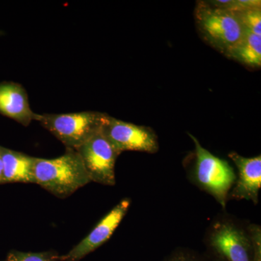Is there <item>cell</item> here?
Wrapping results in <instances>:
<instances>
[{
	"label": "cell",
	"mask_w": 261,
	"mask_h": 261,
	"mask_svg": "<svg viewBox=\"0 0 261 261\" xmlns=\"http://www.w3.org/2000/svg\"><path fill=\"white\" fill-rule=\"evenodd\" d=\"M248 222L226 210L216 215L205 230L204 253L211 261H254Z\"/></svg>",
	"instance_id": "6da1fadb"
},
{
	"label": "cell",
	"mask_w": 261,
	"mask_h": 261,
	"mask_svg": "<svg viewBox=\"0 0 261 261\" xmlns=\"http://www.w3.org/2000/svg\"><path fill=\"white\" fill-rule=\"evenodd\" d=\"M36 184L58 198L64 199L90 183L83 161L76 150L66 148L56 159L36 158Z\"/></svg>",
	"instance_id": "7a4b0ae2"
},
{
	"label": "cell",
	"mask_w": 261,
	"mask_h": 261,
	"mask_svg": "<svg viewBox=\"0 0 261 261\" xmlns=\"http://www.w3.org/2000/svg\"><path fill=\"white\" fill-rule=\"evenodd\" d=\"M195 145L194 162L187 168V178L202 191L208 194L226 209L228 194L236 181L234 169L226 160L211 153L202 147L198 140L188 134Z\"/></svg>",
	"instance_id": "3957f363"
},
{
	"label": "cell",
	"mask_w": 261,
	"mask_h": 261,
	"mask_svg": "<svg viewBox=\"0 0 261 261\" xmlns=\"http://www.w3.org/2000/svg\"><path fill=\"white\" fill-rule=\"evenodd\" d=\"M196 23L202 37L225 56L245 37V31L233 12L201 2L195 10Z\"/></svg>",
	"instance_id": "277c9868"
},
{
	"label": "cell",
	"mask_w": 261,
	"mask_h": 261,
	"mask_svg": "<svg viewBox=\"0 0 261 261\" xmlns=\"http://www.w3.org/2000/svg\"><path fill=\"white\" fill-rule=\"evenodd\" d=\"M108 114L94 111L38 114L37 121L66 147L76 150L99 132Z\"/></svg>",
	"instance_id": "5b68a950"
},
{
	"label": "cell",
	"mask_w": 261,
	"mask_h": 261,
	"mask_svg": "<svg viewBox=\"0 0 261 261\" xmlns=\"http://www.w3.org/2000/svg\"><path fill=\"white\" fill-rule=\"evenodd\" d=\"M101 130L119 154L125 151L149 154L156 153L159 151L158 136L149 127L139 126L108 115Z\"/></svg>",
	"instance_id": "8992f818"
},
{
	"label": "cell",
	"mask_w": 261,
	"mask_h": 261,
	"mask_svg": "<svg viewBox=\"0 0 261 261\" xmlns=\"http://www.w3.org/2000/svg\"><path fill=\"white\" fill-rule=\"evenodd\" d=\"M91 181L106 186L116 185L115 166L119 154L99 130L76 149Z\"/></svg>",
	"instance_id": "52a82bcc"
},
{
	"label": "cell",
	"mask_w": 261,
	"mask_h": 261,
	"mask_svg": "<svg viewBox=\"0 0 261 261\" xmlns=\"http://www.w3.org/2000/svg\"><path fill=\"white\" fill-rule=\"evenodd\" d=\"M132 204L130 198L123 199L110 211L90 233L75 245L66 255L60 257L61 261H80L91 252L97 250L112 237L122 220L129 210Z\"/></svg>",
	"instance_id": "ba28073f"
},
{
	"label": "cell",
	"mask_w": 261,
	"mask_h": 261,
	"mask_svg": "<svg viewBox=\"0 0 261 261\" xmlns=\"http://www.w3.org/2000/svg\"><path fill=\"white\" fill-rule=\"evenodd\" d=\"M228 158L238 169L236 181L228 194V201L245 200L257 205L261 188V155L245 158L232 152L228 154Z\"/></svg>",
	"instance_id": "9c48e42d"
},
{
	"label": "cell",
	"mask_w": 261,
	"mask_h": 261,
	"mask_svg": "<svg viewBox=\"0 0 261 261\" xmlns=\"http://www.w3.org/2000/svg\"><path fill=\"white\" fill-rule=\"evenodd\" d=\"M0 113L24 126L38 118L37 113L30 107L25 89L14 82L0 84Z\"/></svg>",
	"instance_id": "30bf717a"
},
{
	"label": "cell",
	"mask_w": 261,
	"mask_h": 261,
	"mask_svg": "<svg viewBox=\"0 0 261 261\" xmlns=\"http://www.w3.org/2000/svg\"><path fill=\"white\" fill-rule=\"evenodd\" d=\"M0 158L3 165V184H36V158L3 147H0Z\"/></svg>",
	"instance_id": "8fae6325"
},
{
	"label": "cell",
	"mask_w": 261,
	"mask_h": 261,
	"mask_svg": "<svg viewBox=\"0 0 261 261\" xmlns=\"http://www.w3.org/2000/svg\"><path fill=\"white\" fill-rule=\"evenodd\" d=\"M228 58L251 68L261 65V37L245 32L241 42L226 55Z\"/></svg>",
	"instance_id": "7c38bea8"
},
{
	"label": "cell",
	"mask_w": 261,
	"mask_h": 261,
	"mask_svg": "<svg viewBox=\"0 0 261 261\" xmlns=\"http://www.w3.org/2000/svg\"><path fill=\"white\" fill-rule=\"evenodd\" d=\"M235 13L243 24L245 32L252 33L261 37L260 7L250 8Z\"/></svg>",
	"instance_id": "4fadbf2b"
},
{
	"label": "cell",
	"mask_w": 261,
	"mask_h": 261,
	"mask_svg": "<svg viewBox=\"0 0 261 261\" xmlns=\"http://www.w3.org/2000/svg\"><path fill=\"white\" fill-rule=\"evenodd\" d=\"M58 252L51 251L42 252H24L12 250L8 253L6 261H59Z\"/></svg>",
	"instance_id": "5bb4252c"
},
{
	"label": "cell",
	"mask_w": 261,
	"mask_h": 261,
	"mask_svg": "<svg viewBox=\"0 0 261 261\" xmlns=\"http://www.w3.org/2000/svg\"><path fill=\"white\" fill-rule=\"evenodd\" d=\"M163 261H211L205 253L186 247H177Z\"/></svg>",
	"instance_id": "9a60e30c"
},
{
	"label": "cell",
	"mask_w": 261,
	"mask_h": 261,
	"mask_svg": "<svg viewBox=\"0 0 261 261\" xmlns=\"http://www.w3.org/2000/svg\"><path fill=\"white\" fill-rule=\"evenodd\" d=\"M247 230L251 240L254 253V261H261V226L260 225L248 222Z\"/></svg>",
	"instance_id": "2e32d148"
},
{
	"label": "cell",
	"mask_w": 261,
	"mask_h": 261,
	"mask_svg": "<svg viewBox=\"0 0 261 261\" xmlns=\"http://www.w3.org/2000/svg\"><path fill=\"white\" fill-rule=\"evenodd\" d=\"M3 184V165L1 158H0V185Z\"/></svg>",
	"instance_id": "e0dca14e"
}]
</instances>
